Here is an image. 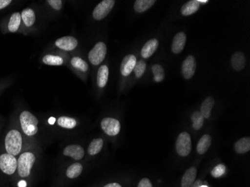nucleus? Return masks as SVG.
<instances>
[{
  "mask_svg": "<svg viewBox=\"0 0 250 187\" xmlns=\"http://www.w3.org/2000/svg\"><path fill=\"white\" fill-rule=\"evenodd\" d=\"M36 161V155L32 152L25 151L20 154L18 159L17 168V174L20 178V181L18 183V187H26L27 184L25 182V179L30 176L32 167Z\"/></svg>",
  "mask_w": 250,
  "mask_h": 187,
  "instance_id": "nucleus-1",
  "label": "nucleus"
},
{
  "mask_svg": "<svg viewBox=\"0 0 250 187\" xmlns=\"http://www.w3.org/2000/svg\"><path fill=\"white\" fill-rule=\"evenodd\" d=\"M5 152L11 155L19 156L23 147V136L18 128H11L4 139Z\"/></svg>",
  "mask_w": 250,
  "mask_h": 187,
  "instance_id": "nucleus-2",
  "label": "nucleus"
},
{
  "mask_svg": "<svg viewBox=\"0 0 250 187\" xmlns=\"http://www.w3.org/2000/svg\"><path fill=\"white\" fill-rule=\"evenodd\" d=\"M19 123L21 130L28 137L35 136L39 131V120L29 111H22L19 115Z\"/></svg>",
  "mask_w": 250,
  "mask_h": 187,
  "instance_id": "nucleus-3",
  "label": "nucleus"
},
{
  "mask_svg": "<svg viewBox=\"0 0 250 187\" xmlns=\"http://www.w3.org/2000/svg\"><path fill=\"white\" fill-rule=\"evenodd\" d=\"M18 159L8 153L0 154V171L6 176H14L17 173Z\"/></svg>",
  "mask_w": 250,
  "mask_h": 187,
  "instance_id": "nucleus-4",
  "label": "nucleus"
},
{
  "mask_svg": "<svg viewBox=\"0 0 250 187\" xmlns=\"http://www.w3.org/2000/svg\"><path fill=\"white\" fill-rule=\"evenodd\" d=\"M175 148L178 155L183 157H188L192 150L190 135L187 132L180 133L177 138Z\"/></svg>",
  "mask_w": 250,
  "mask_h": 187,
  "instance_id": "nucleus-5",
  "label": "nucleus"
},
{
  "mask_svg": "<svg viewBox=\"0 0 250 187\" xmlns=\"http://www.w3.org/2000/svg\"><path fill=\"white\" fill-rule=\"evenodd\" d=\"M106 46L104 42H98L88 53V60L93 65H98L104 60L106 55Z\"/></svg>",
  "mask_w": 250,
  "mask_h": 187,
  "instance_id": "nucleus-6",
  "label": "nucleus"
},
{
  "mask_svg": "<svg viewBox=\"0 0 250 187\" xmlns=\"http://www.w3.org/2000/svg\"><path fill=\"white\" fill-rule=\"evenodd\" d=\"M101 126L102 130L108 136H117L121 130V124L117 119L113 118H104L101 121Z\"/></svg>",
  "mask_w": 250,
  "mask_h": 187,
  "instance_id": "nucleus-7",
  "label": "nucleus"
},
{
  "mask_svg": "<svg viewBox=\"0 0 250 187\" xmlns=\"http://www.w3.org/2000/svg\"><path fill=\"white\" fill-rule=\"evenodd\" d=\"M114 0H104L100 2L93 11V17L96 21L106 18L115 5Z\"/></svg>",
  "mask_w": 250,
  "mask_h": 187,
  "instance_id": "nucleus-8",
  "label": "nucleus"
},
{
  "mask_svg": "<svg viewBox=\"0 0 250 187\" xmlns=\"http://www.w3.org/2000/svg\"><path fill=\"white\" fill-rule=\"evenodd\" d=\"M196 70V62L192 56H188L182 64V74L186 80H189L194 76Z\"/></svg>",
  "mask_w": 250,
  "mask_h": 187,
  "instance_id": "nucleus-9",
  "label": "nucleus"
},
{
  "mask_svg": "<svg viewBox=\"0 0 250 187\" xmlns=\"http://www.w3.org/2000/svg\"><path fill=\"white\" fill-rule=\"evenodd\" d=\"M63 154L66 157H71L74 160H81L83 158L85 151L82 146L79 145H71L64 147Z\"/></svg>",
  "mask_w": 250,
  "mask_h": 187,
  "instance_id": "nucleus-10",
  "label": "nucleus"
},
{
  "mask_svg": "<svg viewBox=\"0 0 250 187\" xmlns=\"http://www.w3.org/2000/svg\"><path fill=\"white\" fill-rule=\"evenodd\" d=\"M55 44L62 50L71 51L77 47L78 42L75 38L72 37V36H65V37L57 39Z\"/></svg>",
  "mask_w": 250,
  "mask_h": 187,
  "instance_id": "nucleus-11",
  "label": "nucleus"
},
{
  "mask_svg": "<svg viewBox=\"0 0 250 187\" xmlns=\"http://www.w3.org/2000/svg\"><path fill=\"white\" fill-rule=\"evenodd\" d=\"M136 63V56L133 55H127L124 58L121 64V73L125 77H127L131 74Z\"/></svg>",
  "mask_w": 250,
  "mask_h": 187,
  "instance_id": "nucleus-12",
  "label": "nucleus"
},
{
  "mask_svg": "<svg viewBox=\"0 0 250 187\" xmlns=\"http://www.w3.org/2000/svg\"><path fill=\"white\" fill-rule=\"evenodd\" d=\"M197 176V168L192 166L186 170L181 178V187H191L196 181Z\"/></svg>",
  "mask_w": 250,
  "mask_h": 187,
  "instance_id": "nucleus-13",
  "label": "nucleus"
},
{
  "mask_svg": "<svg viewBox=\"0 0 250 187\" xmlns=\"http://www.w3.org/2000/svg\"><path fill=\"white\" fill-rule=\"evenodd\" d=\"M187 36L185 32H178L174 37L172 44V51L175 54L181 53L186 44Z\"/></svg>",
  "mask_w": 250,
  "mask_h": 187,
  "instance_id": "nucleus-14",
  "label": "nucleus"
},
{
  "mask_svg": "<svg viewBox=\"0 0 250 187\" xmlns=\"http://www.w3.org/2000/svg\"><path fill=\"white\" fill-rule=\"evenodd\" d=\"M21 14L19 12H15L10 16L8 22H7L6 29L8 32L15 33L19 30L21 26Z\"/></svg>",
  "mask_w": 250,
  "mask_h": 187,
  "instance_id": "nucleus-15",
  "label": "nucleus"
},
{
  "mask_svg": "<svg viewBox=\"0 0 250 187\" xmlns=\"http://www.w3.org/2000/svg\"><path fill=\"white\" fill-rule=\"evenodd\" d=\"M21 14V20H22L23 26L27 28L33 26L34 23L36 22V18L35 11L32 8H25L24 10H22Z\"/></svg>",
  "mask_w": 250,
  "mask_h": 187,
  "instance_id": "nucleus-16",
  "label": "nucleus"
},
{
  "mask_svg": "<svg viewBox=\"0 0 250 187\" xmlns=\"http://www.w3.org/2000/svg\"><path fill=\"white\" fill-rule=\"evenodd\" d=\"M159 42L156 39L148 41L142 49V56L145 59L151 57L158 48Z\"/></svg>",
  "mask_w": 250,
  "mask_h": 187,
  "instance_id": "nucleus-17",
  "label": "nucleus"
},
{
  "mask_svg": "<svg viewBox=\"0 0 250 187\" xmlns=\"http://www.w3.org/2000/svg\"><path fill=\"white\" fill-rule=\"evenodd\" d=\"M212 138L209 134H205L199 139V143L196 147L198 154L203 155L210 148L211 145Z\"/></svg>",
  "mask_w": 250,
  "mask_h": 187,
  "instance_id": "nucleus-18",
  "label": "nucleus"
},
{
  "mask_svg": "<svg viewBox=\"0 0 250 187\" xmlns=\"http://www.w3.org/2000/svg\"><path fill=\"white\" fill-rule=\"evenodd\" d=\"M246 65V57L244 53L237 52L231 57V66L237 71H242Z\"/></svg>",
  "mask_w": 250,
  "mask_h": 187,
  "instance_id": "nucleus-19",
  "label": "nucleus"
},
{
  "mask_svg": "<svg viewBox=\"0 0 250 187\" xmlns=\"http://www.w3.org/2000/svg\"><path fill=\"white\" fill-rule=\"evenodd\" d=\"M214 104L215 101L212 97H208L203 101L199 112L204 117V119H208L210 118Z\"/></svg>",
  "mask_w": 250,
  "mask_h": 187,
  "instance_id": "nucleus-20",
  "label": "nucleus"
},
{
  "mask_svg": "<svg viewBox=\"0 0 250 187\" xmlns=\"http://www.w3.org/2000/svg\"><path fill=\"white\" fill-rule=\"evenodd\" d=\"M199 7H200V3L198 0H191L182 6L181 14L184 16H189V15L196 13V11L199 9Z\"/></svg>",
  "mask_w": 250,
  "mask_h": 187,
  "instance_id": "nucleus-21",
  "label": "nucleus"
},
{
  "mask_svg": "<svg viewBox=\"0 0 250 187\" xmlns=\"http://www.w3.org/2000/svg\"><path fill=\"white\" fill-rule=\"evenodd\" d=\"M234 150L237 154H244L250 150V138L244 137L237 140L234 144Z\"/></svg>",
  "mask_w": 250,
  "mask_h": 187,
  "instance_id": "nucleus-22",
  "label": "nucleus"
},
{
  "mask_svg": "<svg viewBox=\"0 0 250 187\" xmlns=\"http://www.w3.org/2000/svg\"><path fill=\"white\" fill-rule=\"evenodd\" d=\"M109 78V68L106 65H102L100 67L97 77V83L100 88H104L107 83Z\"/></svg>",
  "mask_w": 250,
  "mask_h": 187,
  "instance_id": "nucleus-23",
  "label": "nucleus"
},
{
  "mask_svg": "<svg viewBox=\"0 0 250 187\" xmlns=\"http://www.w3.org/2000/svg\"><path fill=\"white\" fill-rule=\"evenodd\" d=\"M83 166L81 163H75L70 166L66 171V176L69 179H75L82 174Z\"/></svg>",
  "mask_w": 250,
  "mask_h": 187,
  "instance_id": "nucleus-24",
  "label": "nucleus"
},
{
  "mask_svg": "<svg viewBox=\"0 0 250 187\" xmlns=\"http://www.w3.org/2000/svg\"><path fill=\"white\" fill-rule=\"evenodd\" d=\"M104 140L101 138H98L92 140L88 147V153L90 155L95 156L99 154L103 148Z\"/></svg>",
  "mask_w": 250,
  "mask_h": 187,
  "instance_id": "nucleus-25",
  "label": "nucleus"
},
{
  "mask_svg": "<svg viewBox=\"0 0 250 187\" xmlns=\"http://www.w3.org/2000/svg\"><path fill=\"white\" fill-rule=\"evenodd\" d=\"M154 3V0H136L134 3V10L137 13H143L149 9Z\"/></svg>",
  "mask_w": 250,
  "mask_h": 187,
  "instance_id": "nucleus-26",
  "label": "nucleus"
},
{
  "mask_svg": "<svg viewBox=\"0 0 250 187\" xmlns=\"http://www.w3.org/2000/svg\"><path fill=\"white\" fill-rule=\"evenodd\" d=\"M59 126L65 129H73L77 126V121L71 117L62 116L57 121Z\"/></svg>",
  "mask_w": 250,
  "mask_h": 187,
  "instance_id": "nucleus-27",
  "label": "nucleus"
},
{
  "mask_svg": "<svg viewBox=\"0 0 250 187\" xmlns=\"http://www.w3.org/2000/svg\"><path fill=\"white\" fill-rule=\"evenodd\" d=\"M204 117L202 116V114L199 111H196L193 112L191 115V120L192 122V127L194 128L195 130H200L201 128L204 125Z\"/></svg>",
  "mask_w": 250,
  "mask_h": 187,
  "instance_id": "nucleus-28",
  "label": "nucleus"
},
{
  "mask_svg": "<svg viewBox=\"0 0 250 187\" xmlns=\"http://www.w3.org/2000/svg\"><path fill=\"white\" fill-rule=\"evenodd\" d=\"M43 62L47 65L60 66L63 64L64 61L60 56L47 55L43 58Z\"/></svg>",
  "mask_w": 250,
  "mask_h": 187,
  "instance_id": "nucleus-29",
  "label": "nucleus"
},
{
  "mask_svg": "<svg viewBox=\"0 0 250 187\" xmlns=\"http://www.w3.org/2000/svg\"><path fill=\"white\" fill-rule=\"evenodd\" d=\"M151 68H152V72L154 74V81L157 83L162 82L165 77L164 67L160 64H154Z\"/></svg>",
  "mask_w": 250,
  "mask_h": 187,
  "instance_id": "nucleus-30",
  "label": "nucleus"
},
{
  "mask_svg": "<svg viewBox=\"0 0 250 187\" xmlns=\"http://www.w3.org/2000/svg\"><path fill=\"white\" fill-rule=\"evenodd\" d=\"M71 64H72L73 67L78 69V70L83 71V72H86L88 71V64L83 60H82L81 58H73L72 60H71Z\"/></svg>",
  "mask_w": 250,
  "mask_h": 187,
  "instance_id": "nucleus-31",
  "label": "nucleus"
},
{
  "mask_svg": "<svg viewBox=\"0 0 250 187\" xmlns=\"http://www.w3.org/2000/svg\"><path fill=\"white\" fill-rule=\"evenodd\" d=\"M226 166L223 164H219V165L216 166L214 168L212 169L210 174L211 176L214 178H221L226 174Z\"/></svg>",
  "mask_w": 250,
  "mask_h": 187,
  "instance_id": "nucleus-32",
  "label": "nucleus"
},
{
  "mask_svg": "<svg viewBox=\"0 0 250 187\" xmlns=\"http://www.w3.org/2000/svg\"><path fill=\"white\" fill-rule=\"evenodd\" d=\"M146 64L145 62L143 60L140 61L136 62V65H135L133 71H134L135 75L137 78H140L144 74L145 71H146Z\"/></svg>",
  "mask_w": 250,
  "mask_h": 187,
  "instance_id": "nucleus-33",
  "label": "nucleus"
},
{
  "mask_svg": "<svg viewBox=\"0 0 250 187\" xmlns=\"http://www.w3.org/2000/svg\"><path fill=\"white\" fill-rule=\"evenodd\" d=\"M47 2L52 8H54L55 10H57V11L61 9L62 7V2L61 0H48Z\"/></svg>",
  "mask_w": 250,
  "mask_h": 187,
  "instance_id": "nucleus-34",
  "label": "nucleus"
},
{
  "mask_svg": "<svg viewBox=\"0 0 250 187\" xmlns=\"http://www.w3.org/2000/svg\"><path fill=\"white\" fill-rule=\"evenodd\" d=\"M137 187H153L152 183L147 178H143L140 180Z\"/></svg>",
  "mask_w": 250,
  "mask_h": 187,
  "instance_id": "nucleus-35",
  "label": "nucleus"
},
{
  "mask_svg": "<svg viewBox=\"0 0 250 187\" xmlns=\"http://www.w3.org/2000/svg\"><path fill=\"white\" fill-rule=\"evenodd\" d=\"M12 2L11 0H0V10L7 8Z\"/></svg>",
  "mask_w": 250,
  "mask_h": 187,
  "instance_id": "nucleus-36",
  "label": "nucleus"
},
{
  "mask_svg": "<svg viewBox=\"0 0 250 187\" xmlns=\"http://www.w3.org/2000/svg\"><path fill=\"white\" fill-rule=\"evenodd\" d=\"M103 187H123L120 184L117 182L109 183Z\"/></svg>",
  "mask_w": 250,
  "mask_h": 187,
  "instance_id": "nucleus-37",
  "label": "nucleus"
},
{
  "mask_svg": "<svg viewBox=\"0 0 250 187\" xmlns=\"http://www.w3.org/2000/svg\"><path fill=\"white\" fill-rule=\"evenodd\" d=\"M203 185V182L201 180H198L194 182V184L191 186V187H200L201 186Z\"/></svg>",
  "mask_w": 250,
  "mask_h": 187,
  "instance_id": "nucleus-38",
  "label": "nucleus"
},
{
  "mask_svg": "<svg viewBox=\"0 0 250 187\" xmlns=\"http://www.w3.org/2000/svg\"><path fill=\"white\" fill-rule=\"evenodd\" d=\"M55 122H56V119H55L54 118H53V117L49 119V123H50V125H53V124L55 123Z\"/></svg>",
  "mask_w": 250,
  "mask_h": 187,
  "instance_id": "nucleus-39",
  "label": "nucleus"
},
{
  "mask_svg": "<svg viewBox=\"0 0 250 187\" xmlns=\"http://www.w3.org/2000/svg\"><path fill=\"white\" fill-rule=\"evenodd\" d=\"M198 1H199V3L202 4H206L207 2H208V0H198Z\"/></svg>",
  "mask_w": 250,
  "mask_h": 187,
  "instance_id": "nucleus-40",
  "label": "nucleus"
},
{
  "mask_svg": "<svg viewBox=\"0 0 250 187\" xmlns=\"http://www.w3.org/2000/svg\"><path fill=\"white\" fill-rule=\"evenodd\" d=\"M200 187H207V186H203V185H202V186H201Z\"/></svg>",
  "mask_w": 250,
  "mask_h": 187,
  "instance_id": "nucleus-41",
  "label": "nucleus"
}]
</instances>
